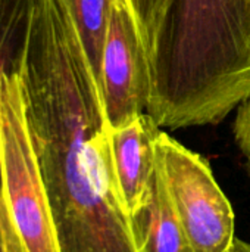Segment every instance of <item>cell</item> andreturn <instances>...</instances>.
I'll use <instances>...</instances> for the list:
<instances>
[{
	"label": "cell",
	"instance_id": "obj_4",
	"mask_svg": "<svg viewBox=\"0 0 250 252\" xmlns=\"http://www.w3.org/2000/svg\"><path fill=\"white\" fill-rule=\"evenodd\" d=\"M99 84L111 130L147 112L152 92L150 62L128 0H113Z\"/></svg>",
	"mask_w": 250,
	"mask_h": 252
},
{
	"label": "cell",
	"instance_id": "obj_10",
	"mask_svg": "<svg viewBox=\"0 0 250 252\" xmlns=\"http://www.w3.org/2000/svg\"><path fill=\"white\" fill-rule=\"evenodd\" d=\"M0 252H25L3 195H0Z\"/></svg>",
	"mask_w": 250,
	"mask_h": 252
},
{
	"label": "cell",
	"instance_id": "obj_7",
	"mask_svg": "<svg viewBox=\"0 0 250 252\" xmlns=\"http://www.w3.org/2000/svg\"><path fill=\"white\" fill-rule=\"evenodd\" d=\"M34 15V0H0V106L3 81L9 75H19L25 62L29 31ZM1 149H0V195Z\"/></svg>",
	"mask_w": 250,
	"mask_h": 252
},
{
	"label": "cell",
	"instance_id": "obj_6",
	"mask_svg": "<svg viewBox=\"0 0 250 252\" xmlns=\"http://www.w3.org/2000/svg\"><path fill=\"white\" fill-rule=\"evenodd\" d=\"M131 224L140 252H194L158 168L144 202L131 214Z\"/></svg>",
	"mask_w": 250,
	"mask_h": 252
},
{
	"label": "cell",
	"instance_id": "obj_12",
	"mask_svg": "<svg viewBox=\"0 0 250 252\" xmlns=\"http://www.w3.org/2000/svg\"><path fill=\"white\" fill-rule=\"evenodd\" d=\"M134 3H139V4H161V3H165L168 0H133Z\"/></svg>",
	"mask_w": 250,
	"mask_h": 252
},
{
	"label": "cell",
	"instance_id": "obj_3",
	"mask_svg": "<svg viewBox=\"0 0 250 252\" xmlns=\"http://www.w3.org/2000/svg\"><path fill=\"white\" fill-rule=\"evenodd\" d=\"M156 168L194 252L233 251L234 211L209 162L161 130L156 139Z\"/></svg>",
	"mask_w": 250,
	"mask_h": 252
},
{
	"label": "cell",
	"instance_id": "obj_11",
	"mask_svg": "<svg viewBox=\"0 0 250 252\" xmlns=\"http://www.w3.org/2000/svg\"><path fill=\"white\" fill-rule=\"evenodd\" d=\"M231 252H250V242L243 241L240 238H236V242H234Z\"/></svg>",
	"mask_w": 250,
	"mask_h": 252
},
{
	"label": "cell",
	"instance_id": "obj_2",
	"mask_svg": "<svg viewBox=\"0 0 250 252\" xmlns=\"http://www.w3.org/2000/svg\"><path fill=\"white\" fill-rule=\"evenodd\" d=\"M1 195L25 252H59L37 155L28 133L19 75L3 81L0 106Z\"/></svg>",
	"mask_w": 250,
	"mask_h": 252
},
{
	"label": "cell",
	"instance_id": "obj_5",
	"mask_svg": "<svg viewBox=\"0 0 250 252\" xmlns=\"http://www.w3.org/2000/svg\"><path fill=\"white\" fill-rule=\"evenodd\" d=\"M159 133L161 127L147 114L121 128L111 130L113 174L130 216L144 202L156 173V139Z\"/></svg>",
	"mask_w": 250,
	"mask_h": 252
},
{
	"label": "cell",
	"instance_id": "obj_9",
	"mask_svg": "<svg viewBox=\"0 0 250 252\" xmlns=\"http://www.w3.org/2000/svg\"><path fill=\"white\" fill-rule=\"evenodd\" d=\"M233 131L236 143L245 158L248 171L250 173V96L237 108Z\"/></svg>",
	"mask_w": 250,
	"mask_h": 252
},
{
	"label": "cell",
	"instance_id": "obj_8",
	"mask_svg": "<svg viewBox=\"0 0 250 252\" xmlns=\"http://www.w3.org/2000/svg\"><path fill=\"white\" fill-rule=\"evenodd\" d=\"M63 3L68 7L91 69L99 81L102 52L113 0H63Z\"/></svg>",
	"mask_w": 250,
	"mask_h": 252
},
{
	"label": "cell",
	"instance_id": "obj_1",
	"mask_svg": "<svg viewBox=\"0 0 250 252\" xmlns=\"http://www.w3.org/2000/svg\"><path fill=\"white\" fill-rule=\"evenodd\" d=\"M59 252H140L119 195L100 105L49 103L28 120Z\"/></svg>",
	"mask_w": 250,
	"mask_h": 252
}]
</instances>
